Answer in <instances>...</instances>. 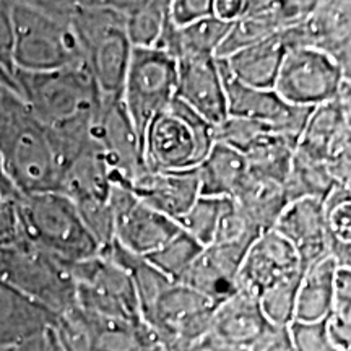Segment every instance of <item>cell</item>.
<instances>
[{"label": "cell", "instance_id": "1", "mask_svg": "<svg viewBox=\"0 0 351 351\" xmlns=\"http://www.w3.org/2000/svg\"><path fill=\"white\" fill-rule=\"evenodd\" d=\"M0 156L20 195L59 189V169L47 130L15 88H0Z\"/></svg>", "mask_w": 351, "mask_h": 351}, {"label": "cell", "instance_id": "2", "mask_svg": "<svg viewBox=\"0 0 351 351\" xmlns=\"http://www.w3.org/2000/svg\"><path fill=\"white\" fill-rule=\"evenodd\" d=\"M69 26L99 95L121 98L134 47L119 10L111 2H73Z\"/></svg>", "mask_w": 351, "mask_h": 351}, {"label": "cell", "instance_id": "3", "mask_svg": "<svg viewBox=\"0 0 351 351\" xmlns=\"http://www.w3.org/2000/svg\"><path fill=\"white\" fill-rule=\"evenodd\" d=\"M21 236L64 267L96 257L101 247L72 200L59 191L20 195Z\"/></svg>", "mask_w": 351, "mask_h": 351}, {"label": "cell", "instance_id": "4", "mask_svg": "<svg viewBox=\"0 0 351 351\" xmlns=\"http://www.w3.org/2000/svg\"><path fill=\"white\" fill-rule=\"evenodd\" d=\"M213 145V125L174 96L145 129L143 161L147 171L194 169Z\"/></svg>", "mask_w": 351, "mask_h": 351}, {"label": "cell", "instance_id": "5", "mask_svg": "<svg viewBox=\"0 0 351 351\" xmlns=\"http://www.w3.org/2000/svg\"><path fill=\"white\" fill-rule=\"evenodd\" d=\"M12 20L15 72H51L85 65L70 26L46 15L33 2H13Z\"/></svg>", "mask_w": 351, "mask_h": 351}, {"label": "cell", "instance_id": "6", "mask_svg": "<svg viewBox=\"0 0 351 351\" xmlns=\"http://www.w3.org/2000/svg\"><path fill=\"white\" fill-rule=\"evenodd\" d=\"M13 80L21 99L44 127L98 111L103 101L85 65L51 72H15Z\"/></svg>", "mask_w": 351, "mask_h": 351}, {"label": "cell", "instance_id": "7", "mask_svg": "<svg viewBox=\"0 0 351 351\" xmlns=\"http://www.w3.org/2000/svg\"><path fill=\"white\" fill-rule=\"evenodd\" d=\"M0 280L54 315L75 304V282L69 270L25 239L0 247Z\"/></svg>", "mask_w": 351, "mask_h": 351}, {"label": "cell", "instance_id": "8", "mask_svg": "<svg viewBox=\"0 0 351 351\" xmlns=\"http://www.w3.org/2000/svg\"><path fill=\"white\" fill-rule=\"evenodd\" d=\"M178 62L158 49H134L121 93V103L137 130L145 129L176 96Z\"/></svg>", "mask_w": 351, "mask_h": 351}, {"label": "cell", "instance_id": "9", "mask_svg": "<svg viewBox=\"0 0 351 351\" xmlns=\"http://www.w3.org/2000/svg\"><path fill=\"white\" fill-rule=\"evenodd\" d=\"M296 152L324 161L333 181L351 184V85L335 99L314 108L296 143Z\"/></svg>", "mask_w": 351, "mask_h": 351}, {"label": "cell", "instance_id": "10", "mask_svg": "<svg viewBox=\"0 0 351 351\" xmlns=\"http://www.w3.org/2000/svg\"><path fill=\"white\" fill-rule=\"evenodd\" d=\"M351 78L332 57L309 47L289 49L274 90L289 104L314 109L335 99Z\"/></svg>", "mask_w": 351, "mask_h": 351}, {"label": "cell", "instance_id": "11", "mask_svg": "<svg viewBox=\"0 0 351 351\" xmlns=\"http://www.w3.org/2000/svg\"><path fill=\"white\" fill-rule=\"evenodd\" d=\"M215 304L194 289L173 283L145 320L158 343L168 351H182L210 335Z\"/></svg>", "mask_w": 351, "mask_h": 351}, {"label": "cell", "instance_id": "12", "mask_svg": "<svg viewBox=\"0 0 351 351\" xmlns=\"http://www.w3.org/2000/svg\"><path fill=\"white\" fill-rule=\"evenodd\" d=\"M108 200L114 213V243L134 256H150L181 231L174 219L145 205L127 184L112 182Z\"/></svg>", "mask_w": 351, "mask_h": 351}, {"label": "cell", "instance_id": "13", "mask_svg": "<svg viewBox=\"0 0 351 351\" xmlns=\"http://www.w3.org/2000/svg\"><path fill=\"white\" fill-rule=\"evenodd\" d=\"M287 49L309 47L332 57L351 78V3L317 2L301 23L280 32Z\"/></svg>", "mask_w": 351, "mask_h": 351}, {"label": "cell", "instance_id": "14", "mask_svg": "<svg viewBox=\"0 0 351 351\" xmlns=\"http://www.w3.org/2000/svg\"><path fill=\"white\" fill-rule=\"evenodd\" d=\"M93 138L104 153L112 182L134 186L147 171L142 140L127 116L121 98H103L93 127Z\"/></svg>", "mask_w": 351, "mask_h": 351}, {"label": "cell", "instance_id": "15", "mask_svg": "<svg viewBox=\"0 0 351 351\" xmlns=\"http://www.w3.org/2000/svg\"><path fill=\"white\" fill-rule=\"evenodd\" d=\"M223 78H225L228 116L252 121L265 127L271 134L282 135L298 143L313 109L289 104L275 90H258V88L241 85L225 75V72Z\"/></svg>", "mask_w": 351, "mask_h": 351}, {"label": "cell", "instance_id": "16", "mask_svg": "<svg viewBox=\"0 0 351 351\" xmlns=\"http://www.w3.org/2000/svg\"><path fill=\"white\" fill-rule=\"evenodd\" d=\"M176 98L213 127L225 121L228 117L226 90L218 59L194 57L178 60Z\"/></svg>", "mask_w": 351, "mask_h": 351}, {"label": "cell", "instance_id": "17", "mask_svg": "<svg viewBox=\"0 0 351 351\" xmlns=\"http://www.w3.org/2000/svg\"><path fill=\"white\" fill-rule=\"evenodd\" d=\"M247 249L236 244H210L178 283L217 306L238 289L236 280Z\"/></svg>", "mask_w": 351, "mask_h": 351}, {"label": "cell", "instance_id": "18", "mask_svg": "<svg viewBox=\"0 0 351 351\" xmlns=\"http://www.w3.org/2000/svg\"><path fill=\"white\" fill-rule=\"evenodd\" d=\"M302 269L295 249L275 230L262 232L251 244L238 271V289L261 296L282 276Z\"/></svg>", "mask_w": 351, "mask_h": 351}, {"label": "cell", "instance_id": "19", "mask_svg": "<svg viewBox=\"0 0 351 351\" xmlns=\"http://www.w3.org/2000/svg\"><path fill=\"white\" fill-rule=\"evenodd\" d=\"M269 327L258 298L236 289L230 298L215 306L210 337L223 348L249 350Z\"/></svg>", "mask_w": 351, "mask_h": 351}, {"label": "cell", "instance_id": "20", "mask_svg": "<svg viewBox=\"0 0 351 351\" xmlns=\"http://www.w3.org/2000/svg\"><path fill=\"white\" fill-rule=\"evenodd\" d=\"M274 230L291 244L302 269L328 256L326 217L320 200L289 202Z\"/></svg>", "mask_w": 351, "mask_h": 351}, {"label": "cell", "instance_id": "21", "mask_svg": "<svg viewBox=\"0 0 351 351\" xmlns=\"http://www.w3.org/2000/svg\"><path fill=\"white\" fill-rule=\"evenodd\" d=\"M145 205L178 221L200 197L197 171H145L132 186Z\"/></svg>", "mask_w": 351, "mask_h": 351}, {"label": "cell", "instance_id": "22", "mask_svg": "<svg viewBox=\"0 0 351 351\" xmlns=\"http://www.w3.org/2000/svg\"><path fill=\"white\" fill-rule=\"evenodd\" d=\"M57 315L0 280V350H16L41 339Z\"/></svg>", "mask_w": 351, "mask_h": 351}, {"label": "cell", "instance_id": "23", "mask_svg": "<svg viewBox=\"0 0 351 351\" xmlns=\"http://www.w3.org/2000/svg\"><path fill=\"white\" fill-rule=\"evenodd\" d=\"M287 52L282 36L276 33L254 46L234 52L226 59H218V62L225 75L241 85L274 90Z\"/></svg>", "mask_w": 351, "mask_h": 351}, {"label": "cell", "instance_id": "24", "mask_svg": "<svg viewBox=\"0 0 351 351\" xmlns=\"http://www.w3.org/2000/svg\"><path fill=\"white\" fill-rule=\"evenodd\" d=\"M231 23L208 16L194 25L178 28L166 19L163 33L155 49L165 52L178 62L194 57H215L230 32Z\"/></svg>", "mask_w": 351, "mask_h": 351}, {"label": "cell", "instance_id": "25", "mask_svg": "<svg viewBox=\"0 0 351 351\" xmlns=\"http://www.w3.org/2000/svg\"><path fill=\"white\" fill-rule=\"evenodd\" d=\"M112 178L103 150L93 138L80 156L64 171L57 191L72 202L108 200Z\"/></svg>", "mask_w": 351, "mask_h": 351}, {"label": "cell", "instance_id": "26", "mask_svg": "<svg viewBox=\"0 0 351 351\" xmlns=\"http://www.w3.org/2000/svg\"><path fill=\"white\" fill-rule=\"evenodd\" d=\"M195 171L200 195L217 199H232L249 178L245 156L221 143L213 145Z\"/></svg>", "mask_w": 351, "mask_h": 351}, {"label": "cell", "instance_id": "27", "mask_svg": "<svg viewBox=\"0 0 351 351\" xmlns=\"http://www.w3.org/2000/svg\"><path fill=\"white\" fill-rule=\"evenodd\" d=\"M339 265L330 256L319 258L302 271L293 322H322L332 314L333 280Z\"/></svg>", "mask_w": 351, "mask_h": 351}, {"label": "cell", "instance_id": "28", "mask_svg": "<svg viewBox=\"0 0 351 351\" xmlns=\"http://www.w3.org/2000/svg\"><path fill=\"white\" fill-rule=\"evenodd\" d=\"M231 200L261 234L274 230L289 204L282 184L256 178L251 173Z\"/></svg>", "mask_w": 351, "mask_h": 351}, {"label": "cell", "instance_id": "29", "mask_svg": "<svg viewBox=\"0 0 351 351\" xmlns=\"http://www.w3.org/2000/svg\"><path fill=\"white\" fill-rule=\"evenodd\" d=\"M124 20V32L134 49H155L168 19L163 0H119L111 2Z\"/></svg>", "mask_w": 351, "mask_h": 351}, {"label": "cell", "instance_id": "30", "mask_svg": "<svg viewBox=\"0 0 351 351\" xmlns=\"http://www.w3.org/2000/svg\"><path fill=\"white\" fill-rule=\"evenodd\" d=\"M324 205L328 256L351 269V186H335Z\"/></svg>", "mask_w": 351, "mask_h": 351}, {"label": "cell", "instance_id": "31", "mask_svg": "<svg viewBox=\"0 0 351 351\" xmlns=\"http://www.w3.org/2000/svg\"><path fill=\"white\" fill-rule=\"evenodd\" d=\"M296 143L282 135L267 134L245 153L249 173L267 181L285 184L291 168Z\"/></svg>", "mask_w": 351, "mask_h": 351}, {"label": "cell", "instance_id": "32", "mask_svg": "<svg viewBox=\"0 0 351 351\" xmlns=\"http://www.w3.org/2000/svg\"><path fill=\"white\" fill-rule=\"evenodd\" d=\"M339 186L333 181L330 171L324 161L301 155L295 150L291 168L283 187L289 202L300 199H314L324 202L333 187Z\"/></svg>", "mask_w": 351, "mask_h": 351}, {"label": "cell", "instance_id": "33", "mask_svg": "<svg viewBox=\"0 0 351 351\" xmlns=\"http://www.w3.org/2000/svg\"><path fill=\"white\" fill-rule=\"evenodd\" d=\"M304 269H298L282 276L258 296V304L267 322L274 327H289L295 320L298 289Z\"/></svg>", "mask_w": 351, "mask_h": 351}, {"label": "cell", "instance_id": "34", "mask_svg": "<svg viewBox=\"0 0 351 351\" xmlns=\"http://www.w3.org/2000/svg\"><path fill=\"white\" fill-rule=\"evenodd\" d=\"M204 247L197 241L184 231H179L168 243H165L155 252L145 257V261L152 263L165 276H168L171 282L178 283L184 274L191 269L192 263L197 261Z\"/></svg>", "mask_w": 351, "mask_h": 351}, {"label": "cell", "instance_id": "35", "mask_svg": "<svg viewBox=\"0 0 351 351\" xmlns=\"http://www.w3.org/2000/svg\"><path fill=\"white\" fill-rule=\"evenodd\" d=\"M225 200L226 199L200 195L194 205L176 221L179 230L197 241L202 247H208L213 243Z\"/></svg>", "mask_w": 351, "mask_h": 351}, {"label": "cell", "instance_id": "36", "mask_svg": "<svg viewBox=\"0 0 351 351\" xmlns=\"http://www.w3.org/2000/svg\"><path fill=\"white\" fill-rule=\"evenodd\" d=\"M267 134H271V132L265 127L232 116H228L225 121L213 127L215 143L226 145L232 150L239 152L241 155H245Z\"/></svg>", "mask_w": 351, "mask_h": 351}, {"label": "cell", "instance_id": "37", "mask_svg": "<svg viewBox=\"0 0 351 351\" xmlns=\"http://www.w3.org/2000/svg\"><path fill=\"white\" fill-rule=\"evenodd\" d=\"M326 320L322 322H293L288 327L293 351H337L328 339Z\"/></svg>", "mask_w": 351, "mask_h": 351}, {"label": "cell", "instance_id": "38", "mask_svg": "<svg viewBox=\"0 0 351 351\" xmlns=\"http://www.w3.org/2000/svg\"><path fill=\"white\" fill-rule=\"evenodd\" d=\"M213 16V0H173L168 3V19L178 28Z\"/></svg>", "mask_w": 351, "mask_h": 351}, {"label": "cell", "instance_id": "39", "mask_svg": "<svg viewBox=\"0 0 351 351\" xmlns=\"http://www.w3.org/2000/svg\"><path fill=\"white\" fill-rule=\"evenodd\" d=\"M20 197H10L0 192V247L16 244L23 239L19 213Z\"/></svg>", "mask_w": 351, "mask_h": 351}, {"label": "cell", "instance_id": "40", "mask_svg": "<svg viewBox=\"0 0 351 351\" xmlns=\"http://www.w3.org/2000/svg\"><path fill=\"white\" fill-rule=\"evenodd\" d=\"M12 3L0 0V67L10 75L15 73L13 67V20Z\"/></svg>", "mask_w": 351, "mask_h": 351}, {"label": "cell", "instance_id": "41", "mask_svg": "<svg viewBox=\"0 0 351 351\" xmlns=\"http://www.w3.org/2000/svg\"><path fill=\"white\" fill-rule=\"evenodd\" d=\"M332 314L351 319V269L339 267L333 280Z\"/></svg>", "mask_w": 351, "mask_h": 351}, {"label": "cell", "instance_id": "42", "mask_svg": "<svg viewBox=\"0 0 351 351\" xmlns=\"http://www.w3.org/2000/svg\"><path fill=\"white\" fill-rule=\"evenodd\" d=\"M247 351H293L288 327L270 326Z\"/></svg>", "mask_w": 351, "mask_h": 351}, {"label": "cell", "instance_id": "43", "mask_svg": "<svg viewBox=\"0 0 351 351\" xmlns=\"http://www.w3.org/2000/svg\"><path fill=\"white\" fill-rule=\"evenodd\" d=\"M326 324L328 339L337 351H351V319L330 314Z\"/></svg>", "mask_w": 351, "mask_h": 351}, {"label": "cell", "instance_id": "44", "mask_svg": "<svg viewBox=\"0 0 351 351\" xmlns=\"http://www.w3.org/2000/svg\"><path fill=\"white\" fill-rule=\"evenodd\" d=\"M245 0H213V16L225 21L234 23L244 15Z\"/></svg>", "mask_w": 351, "mask_h": 351}, {"label": "cell", "instance_id": "45", "mask_svg": "<svg viewBox=\"0 0 351 351\" xmlns=\"http://www.w3.org/2000/svg\"><path fill=\"white\" fill-rule=\"evenodd\" d=\"M225 350L226 348H223L221 345L217 343L212 337L207 335V337H204L202 340L195 341V343L189 345L187 348H184L182 351H225Z\"/></svg>", "mask_w": 351, "mask_h": 351}, {"label": "cell", "instance_id": "46", "mask_svg": "<svg viewBox=\"0 0 351 351\" xmlns=\"http://www.w3.org/2000/svg\"><path fill=\"white\" fill-rule=\"evenodd\" d=\"M0 192L5 195H10V197H20L19 192H16V189L13 187V184L10 182V179H8L5 166H3V161H2V156H0Z\"/></svg>", "mask_w": 351, "mask_h": 351}, {"label": "cell", "instance_id": "47", "mask_svg": "<svg viewBox=\"0 0 351 351\" xmlns=\"http://www.w3.org/2000/svg\"><path fill=\"white\" fill-rule=\"evenodd\" d=\"M47 333H49V332H47ZM47 333L44 337H41V339L32 341V343H26L23 346H20V348H16L15 351H44V346H46Z\"/></svg>", "mask_w": 351, "mask_h": 351}, {"label": "cell", "instance_id": "48", "mask_svg": "<svg viewBox=\"0 0 351 351\" xmlns=\"http://www.w3.org/2000/svg\"><path fill=\"white\" fill-rule=\"evenodd\" d=\"M44 351H64L60 348L59 341L56 339V333H54V327L51 328L49 333L46 337V346H44Z\"/></svg>", "mask_w": 351, "mask_h": 351}, {"label": "cell", "instance_id": "49", "mask_svg": "<svg viewBox=\"0 0 351 351\" xmlns=\"http://www.w3.org/2000/svg\"><path fill=\"white\" fill-rule=\"evenodd\" d=\"M2 86H10V88H15V90H16L13 75H10V73H8L5 69L0 67V88H2ZM16 91H19V90H16Z\"/></svg>", "mask_w": 351, "mask_h": 351}, {"label": "cell", "instance_id": "50", "mask_svg": "<svg viewBox=\"0 0 351 351\" xmlns=\"http://www.w3.org/2000/svg\"><path fill=\"white\" fill-rule=\"evenodd\" d=\"M225 351H247V350H228V348H226Z\"/></svg>", "mask_w": 351, "mask_h": 351}, {"label": "cell", "instance_id": "51", "mask_svg": "<svg viewBox=\"0 0 351 351\" xmlns=\"http://www.w3.org/2000/svg\"><path fill=\"white\" fill-rule=\"evenodd\" d=\"M0 351H15V350H0Z\"/></svg>", "mask_w": 351, "mask_h": 351}]
</instances>
